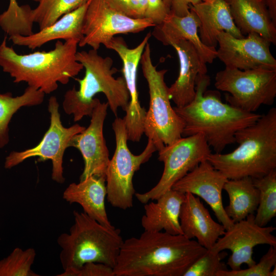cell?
Returning a JSON list of instances; mask_svg holds the SVG:
<instances>
[{
	"label": "cell",
	"instance_id": "1",
	"mask_svg": "<svg viewBox=\"0 0 276 276\" xmlns=\"http://www.w3.org/2000/svg\"><path fill=\"white\" fill-rule=\"evenodd\" d=\"M206 250L182 235L144 231L123 241L114 276H183Z\"/></svg>",
	"mask_w": 276,
	"mask_h": 276
},
{
	"label": "cell",
	"instance_id": "2",
	"mask_svg": "<svg viewBox=\"0 0 276 276\" xmlns=\"http://www.w3.org/2000/svg\"><path fill=\"white\" fill-rule=\"evenodd\" d=\"M209 77L199 75L196 83V95L187 105L173 107L184 123L183 137L201 134L215 153H221L235 143L239 130L256 122L261 116L244 111L223 103L219 93L206 91Z\"/></svg>",
	"mask_w": 276,
	"mask_h": 276
},
{
	"label": "cell",
	"instance_id": "3",
	"mask_svg": "<svg viewBox=\"0 0 276 276\" xmlns=\"http://www.w3.org/2000/svg\"><path fill=\"white\" fill-rule=\"evenodd\" d=\"M6 36L0 44V66L14 83L26 82L45 94L55 91L58 83L66 84L83 70L76 55L79 40H57L49 51L18 54L7 44Z\"/></svg>",
	"mask_w": 276,
	"mask_h": 276
},
{
	"label": "cell",
	"instance_id": "4",
	"mask_svg": "<svg viewBox=\"0 0 276 276\" xmlns=\"http://www.w3.org/2000/svg\"><path fill=\"white\" fill-rule=\"evenodd\" d=\"M235 142L232 152L211 153L206 159L228 179L260 178L276 169V108L237 132Z\"/></svg>",
	"mask_w": 276,
	"mask_h": 276
},
{
	"label": "cell",
	"instance_id": "5",
	"mask_svg": "<svg viewBox=\"0 0 276 276\" xmlns=\"http://www.w3.org/2000/svg\"><path fill=\"white\" fill-rule=\"evenodd\" d=\"M76 58L85 68V75L82 79H75L79 84L78 90L74 87L65 93L62 102L64 112L73 114L74 122L84 116L90 117L99 100L94 98L98 93L104 94L116 116L119 108L125 111L129 102V94L124 78L113 76L118 70L112 68V58L103 57L94 49L77 52Z\"/></svg>",
	"mask_w": 276,
	"mask_h": 276
},
{
	"label": "cell",
	"instance_id": "6",
	"mask_svg": "<svg viewBox=\"0 0 276 276\" xmlns=\"http://www.w3.org/2000/svg\"><path fill=\"white\" fill-rule=\"evenodd\" d=\"M73 215L74 222L69 233H62L57 239L64 270L57 275L64 276L89 262L113 269L124 241L120 229L103 225L83 212L74 211Z\"/></svg>",
	"mask_w": 276,
	"mask_h": 276
},
{
	"label": "cell",
	"instance_id": "7",
	"mask_svg": "<svg viewBox=\"0 0 276 276\" xmlns=\"http://www.w3.org/2000/svg\"><path fill=\"white\" fill-rule=\"evenodd\" d=\"M140 63L149 87V106L146 111L144 133L154 144L157 151L182 137L184 123L170 103L164 78L167 70L158 71L152 63L148 42Z\"/></svg>",
	"mask_w": 276,
	"mask_h": 276
},
{
	"label": "cell",
	"instance_id": "8",
	"mask_svg": "<svg viewBox=\"0 0 276 276\" xmlns=\"http://www.w3.org/2000/svg\"><path fill=\"white\" fill-rule=\"evenodd\" d=\"M116 149L107 166L106 173L107 199L113 207L127 210L133 206L135 190L132 179L141 166L147 162L157 149L151 139L144 151L134 155L127 146V131L123 119L116 118L112 123Z\"/></svg>",
	"mask_w": 276,
	"mask_h": 276
},
{
	"label": "cell",
	"instance_id": "9",
	"mask_svg": "<svg viewBox=\"0 0 276 276\" xmlns=\"http://www.w3.org/2000/svg\"><path fill=\"white\" fill-rule=\"evenodd\" d=\"M215 86L229 93L228 104L248 112L271 105L276 97V70L225 68L216 73Z\"/></svg>",
	"mask_w": 276,
	"mask_h": 276
},
{
	"label": "cell",
	"instance_id": "10",
	"mask_svg": "<svg viewBox=\"0 0 276 276\" xmlns=\"http://www.w3.org/2000/svg\"><path fill=\"white\" fill-rule=\"evenodd\" d=\"M158 151V159L164 164L159 181L149 191L134 194L136 199L143 204L155 200L172 189L175 182L206 160L211 153L210 147L201 134L181 137Z\"/></svg>",
	"mask_w": 276,
	"mask_h": 276
},
{
	"label": "cell",
	"instance_id": "11",
	"mask_svg": "<svg viewBox=\"0 0 276 276\" xmlns=\"http://www.w3.org/2000/svg\"><path fill=\"white\" fill-rule=\"evenodd\" d=\"M57 98L51 96L49 99L48 109L50 114V124L43 137L35 147L21 151H13L5 158L4 167L11 169L25 160L38 157V162L51 160L52 163V179L62 184L63 176V158L66 149L76 134L82 132L85 127L76 124L69 127H64L59 111Z\"/></svg>",
	"mask_w": 276,
	"mask_h": 276
},
{
	"label": "cell",
	"instance_id": "12",
	"mask_svg": "<svg viewBox=\"0 0 276 276\" xmlns=\"http://www.w3.org/2000/svg\"><path fill=\"white\" fill-rule=\"evenodd\" d=\"M155 26L151 20L129 16L111 8L105 0H89L83 21V38L78 45H88L98 50L116 35L137 33Z\"/></svg>",
	"mask_w": 276,
	"mask_h": 276
},
{
	"label": "cell",
	"instance_id": "13",
	"mask_svg": "<svg viewBox=\"0 0 276 276\" xmlns=\"http://www.w3.org/2000/svg\"><path fill=\"white\" fill-rule=\"evenodd\" d=\"M275 229L272 226L258 225L255 221V215L250 214L225 230L210 250L214 252L230 250L232 254L227 264L231 270L241 269L243 264L250 267L256 263L252 257L255 246L267 244L276 247V237L272 234Z\"/></svg>",
	"mask_w": 276,
	"mask_h": 276
},
{
	"label": "cell",
	"instance_id": "14",
	"mask_svg": "<svg viewBox=\"0 0 276 276\" xmlns=\"http://www.w3.org/2000/svg\"><path fill=\"white\" fill-rule=\"evenodd\" d=\"M152 35L149 32L136 47L129 48L121 37H114L105 46L114 51L122 62V73L129 94V102L123 118L127 135V140L139 142L144 130L146 110L141 106L137 90V68L145 47Z\"/></svg>",
	"mask_w": 276,
	"mask_h": 276
},
{
	"label": "cell",
	"instance_id": "15",
	"mask_svg": "<svg viewBox=\"0 0 276 276\" xmlns=\"http://www.w3.org/2000/svg\"><path fill=\"white\" fill-rule=\"evenodd\" d=\"M217 40V57L225 67L276 70V60L270 51L271 43L259 34L251 33L246 37L238 38L222 31Z\"/></svg>",
	"mask_w": 276,
	"mask_h": 276
},
{
	"label": "cell",
	"instance_id": "16",
	"mask_svg": "<svg viewBox=\"0 0 276 276\" xmlns=\"http://www.w3.org/2000/svg\"><path fill=\"white\" fill-rule=\"evenodd\" d=\"M228 179L205 160L175 182L172 189L201 198L210 206L220 223L227 230L234 223L227 215L222 202V192Z\"/></svg>",
	"mask_w": 276,
	"mask_h": 276
},
{
	"label": "cell",
	"instance_id": "17",
	"mask_svg": "<svg viewBox=\"0 0 276 276\" xmlns=\"http://www.w3.org/2000/svg\"><path fill=\"white\" fill-rule=\"evenodd\" d=\"M108 104L97 102L90 116L88 127L74 135L69 143L80 152L84 166L80 180L95 175L105 177L110 160L109 151L103 135V125L107 115Z\"/></svg>",
	"mask_w": 276,
	"mask_h": 276
},
{
	"label": "cell",
	"instance_id": "18",
	"mask_svg": "<svg viewBox=\"0 0 276 276\" xmlns=\"http://www.w3.org/2000/svg\"><path fill=\"white\" fill-rule=\"evenodd\" d=\"M167 45L174 48L179 62L178 76L168 87L169 95L176 107H181L194 99L197 78L199 75L206 74V65L190 41L183 39L172 40Z\"/></svg>",
	"mask_w": 276,
	"mask_h": 276
},
{
	"label": "cell",
	"instance_id": "19",
	"mask_svg": "<svg viewBox=\"0 0 276 276\" xmlns=\"http://www.w3.org/2000/svg\"><path fill=\"white\" fill-rule=\"evenodd\" d=\"M182 235L210 249L225 233L224 226L215 221L199 197L186 193L179 216Z\"/></svg>",
	"mask_w": 276,
	"mask_h": 276
},
{
	"label": "cell",
	"instance_id": "20",
	"mask_svg": "<svg viewBox=\"0 0 276 276\" xmlns=\"http://www.w3.org/2000/svg\"><path fill=\"white\" fill-rule=\"evenodd\" d=\"M199 26L197 16L190 9L189 13L184 16H178L170 13L161 24L154 27L151 34L166 45L172 40L183 39L189 41L205 63H212L217 58V50L202 43L198 34Z\"/></svg>",
	"mask_w": 276,
	"mask_h": 276
},
{
	"label": "cell",
	"instance_id": "21",
	"mask_svg": "<svg viewBox=\"0 0 276 276\" xmlns=\"http://www.w3.org/2000/svg\"><path fill=\"white\" fill-rule=\"evenodd\" d=\"M190 9L195 12L199 20V36L205 45L216 48L217 36L222 31L236 38L244 37L235 25L225 0L202 1L191 5Z\"/></svg>",
	"mask_w": 276,
	"mask_h": 276
},
{
	"label": "cell",
	"instance_id": "22",
	"mask_svg": "<svg viewBox=\"0 0 276 276\" xmlns=\"http://www.w3.org/2000/svg\"><path fill=\"white\" fill-rule=\"evenodd\" d=\"M106 195L105 177L90 175L79 183L70 184L62 197L70 203L80 204L84 213L101 224L113 227L106 211Z\"/></svg>",
	"mask_w": 276,
	"mask_h": 276
},
{
	"label": "cell",
	"instance_id": "23",
	"mask_svg": "<svg viewBox=\"0 0 276 276\" xmlns=\"http://www.w3.org/2000/svg\"><path fill=\"white\" fill-rule=\"evenodd\" d=\"M89 0L77 9L65 14L50 26L29 36L9 37L14 44L34 50L51 41L77 39L83 38L82 33L84 16Z\"/></svg>",
	"mask_w": 276,
	"mask_h": 276
},
{
	"label": "cell",
	"instance_id": "24",
	"mask_svg": "<svg viewBox=\"0 0 276 276\" xmlns=\"http://www.w3.org/2000/svg\"><path fill=\"white\" fill-rule=\"evenodd\" d=\"M185 194L172 189L155 200L144 205L145 213L141 218L144 231L164 232L173 235H182L179 216Z\"/></svg>",
	"mask_w": 276,
	"mask_h": 276
},
{
	"label": "cell",
	"instance_id": "25",
	"mask_svg": "<svg viewBox=\"0 0 276 276\" xmlns=\"http://www.w3.org/2000/svg\"><path fill=\"white\" fill-rule=\"evenodd\" d=\"M234 22L243 35L255 33L276 44V25L272 22L264 1L225 0Z\"/></svg>",
	"mask_w": 276,
	"mask_h": 276
},
{
	"label": "cell",
	"instance_id": "26",
	"mask_svg": "<svg viewBox=\"0 0 276 276\" xmlns=\"http://www.w3.org/2000/svg\"><path fill=\"white\" fill-rule=\"evenodd\" d=\"M223 190L229 199L228 205L224 209L234 223L254 214L259 205L260 192L254 185L252 178L228 179Z\"/></svg>",
	"mask_w": 276,
	"mask_h": 276
},
{
	"label": "cell",
	"instance_id": "27",
	"mask_svg": "<svg viewBox=\"0 0 276 276\" xmlns=\"http://www.w3.org/2000/svg\"><path fill=\"white\" fill-rule=\"evenodd\" d=\"M45 94L40 90L28 86L24 93L13 97L11 92H0V149L9 142V125L13 115L21 107L41 104Z\"/></svg>",
	"mask_w": 276,
	"mask_h": 276
},
{
	"label": "cell",
	"instance_id": "28",
	"mask_svg": "<svg viewBox=\"0 0 276 276\" xmlns=\"http://www.w3.org/2000/svg\"><path fill=\"white\" fill-rule=\"evenodd\" d=\"M252 181L260 192L255 221L265 226L276 216V169L262 177L252 178Z\"/></svg>",
	"mask_w": 276,
	"mask_h": 276
},
{
	"label": "cell",
	"instance_id": "29",
	"mask_svg": "<svg viewBox=\"0 0 276 276\" xmlns=\"http://www.w3.org/2000/svg\"><path fill=\"white\" fill-rule=\"evenodd\" d=\"M88 0H39L38 6L31 9L30 18L39 30L48 27L63 15L82 6Z\"/></svg>",
	"mask_w": 276,
	"mask_h": 276
},
{
	"label": "cell",
	"instance_id": "30",
	"mask_svg": "<svg viewBox=\"0 0 276 276\" xmlns=\"http://www.w3.org/2000/svg\"><path fill=\"white\" fill-rule=\"evenodd\" d=\"M31 8L19 6L16 1L9 2L8 9L0 14V27L9 37L29 36L33 33V22L30 18Z\"/></svg>",
	"mask_w": 276,
	"mask_h": 276
},
{
	"label": "cell",
	"instance_id": "31",
	"mask_svg": "<svg viewBox=\"0 0 276 276\" xmlns=\"http://www.w3.org/2000/svg\"><path fill=\"white\" fill-rule=\"evenodd\" d=\"M33 248H15L6 257L0 260V276H38L31 269L36 257Z\"/></svg>",
	"mask_w": 276,
	"mask_h": 276
},
{
	"label": "cell",
	"instance_id": "32",
	"mask_svg": "<svg viewBox=\"0 0 276 276\" xmlns=\"http://www.w3.org/2000/svg\"><path fill=\"white\" fill-rule=\"evenodd\" d=\"M226 252H214L207 249L186 271L183 276H216L219 271L227 270L221 260Z\"/></svg>",
	"mask_w": 276,
	"mask_h": 276
},
{
	"label": "cell",
	"instance_id": "33",
	"mask_svg": "<svg viewBox=\"0 0 276 276\" xmlns=\"http://www.w3.org/2000/svg\"><path fill=\"white\" fill-rule=\"evenodd\" d=\"M276 265V247L270 246L259 263L247 269L219 271L216 276H270L272 268Z\"/></svg>",
	"mask_w": 276,
	"mask_h": 276
},
{
	"label": "cell",
	"instance_id": "34",
	"mask_svg": "<svg viewBox=\"0 0 276 276\" xmlns=\"http://www.w3.org/2000/svg\"><path fill=\"white\" fill-rule=\"evenodd\" d=\"M64 276H114V273L110 266L100 263L89 262Z\"/></svg>",
	"mask_w": 276,
	"mask_h": 276
},
{
	"label": "cell",
	"instance_id": "35",
	"mask_svg": "<svg viewBox=\"0 0 276 276\" xmlns=\"http://www.w3.org/2000/svg\"><path fill=\"white\" fill-rule=\"evenodd\" d=\"M170 13V9L164 0H148L145 17L156 26L161 24Z\"/></svg>",
	"mask_w": 276,
	"mask_h": 276
},
{
	"label": "cell",
	"instance_id": "36",
	"mask_svg": "<svg viewBox=\"0 0 276 276\" xmlns=\"http://www.w3.org/2000/svg\"><path fill=\"white\" fill-rule=\"evenodd\" d=\"M202 0H171L170 13L184 16L190 11V6L195 5Z\"/></svg>",
	"mask_w": 276,
	"mask_h": 276
},
{
	"label": "cell",
	"instance_id": "37",
	"mask_svg": "<svg viewBox=\"0 0 276 276\" xmlns=\"http://www.w3.org/2000/svg\"><path fill=\"white\" fill-rule=\"evenodd\" d=\"M148 0H129L130 17L136 18L145 17Z\"/></svg>",
	"mask_w": 276,
	"mask_h": 276
},
{
	"label": "cell",
	"instance_id": "38",
	"mask_svg": "<svg viewBox=\"0 0 276 276\" xmlns=\"http://www.w3.org/2000/svg\"><path fill=\"white\" fill-rule=\"evenodd\" d=\"M111 8L130 16L129 0H105Z\"/></svg>",
	"mask_w": 276,
	"mask_h": 276
},
{
	"label": "cell",
	"instance_id": "39",
	"mask_svg": "<svg viewBox=\"0 0 276 276\" xmlns=\"http://www.w3.org/2000/svg\"><path fill=\"white\" fill-rule=\"evenodd\" d=\"M273 24L276 25V0H264Z\"/></svg>",
	"mask_w": 276,
	"mask_h": 276
},
{
	"label": "cell",
	"instance_id": "40",
	"mask_svg": "<svg viewBox=\"0 0 276 276\" xmlns=\"http://www.w3.org/2000/svg\"><path fill=\"white\" fill-rule=\"evenodd\" d=\"M273 267H274V269L271 270L270 276L276 275V265H275Z\"/></svg>",
	"mask_w": 276,
	"mask_h": 276
},
{
	"label": "cell",
	"instance_id": "41",
	"mask_svg": "<svg viewBox=\"0 0 276 276\" xmlns=\"http://www.w3.org/2000/svg\"><path fill=\"white\" fill-rule=\"evenodd\" d=\"M168 7L170 8L171 0H164Z\"/></svg>",
	"mask_w": 276,
	"mask_h": 276
},
{
	"label": "cell",
	"instance_id": "42",
	"mask_svg": "<svg viewBox=\"0 0 276 276\" xmlns=\"http://www.w3.org/2000/svg\"><path fill=\"white\" fill-rule=\"evenodd\" d=\"M33 1H35L36 2H38L39 1V0H33Z\"/></svg>",
	"mask_w": 276,
	"mask_h": 276
},
{
	"label": "cell",
	"instance_id": "43",
	"mask_svg": "<svg viewBox=\"0 0 276 276\" xmlns=\"http://www.w3.org/2000/svg\"><path fill=\"white\" fill-rule=\"evenodd\" d=\"M10 1H16V0H10Z\"/></svg>",
	"mask_w": 276,
	"mask_h": 276
},
{
	"label": "cell",
	"instance_id": "44",
	"mask_svg": "<svg viewBox=\"0 0 276 276\" xmlns=\"http://www.w3.org/2000/svg\"><path fill=\"white\" fill-rule=\"evenodd\" d=\"M206 1V0H202V1Z\"/></svg>",
	"mask_w": 276,
	"mask_h": 276
},
{
	"label": "cell",
	"instance_id": "45",
	"mask_svg": "<svg viewBox=\"0 0 276 276\" xmlns=\"http://www.w3.org/2000/svg\"><path fill=\"white\" fill-rule=\"evenodd\" d=\"M261 1H263V0H261Z\"/></svg>",
	"mask_w": 276,
	"mask_h": 276
}]
</instances>
